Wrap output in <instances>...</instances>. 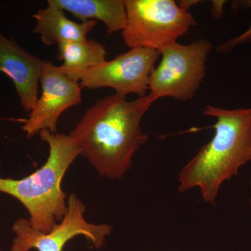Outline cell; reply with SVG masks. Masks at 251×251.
<instances>
[{"label": "cell", "instance_id": "obj_1", "mask_svg": "<svg viewBox=\"0 0 251 251\" xmlns=\"http://www.w3.org/2000/svg\"><path fill=\"white\" fill-rule=\"evenodd\" d=\"M156 100L150 93L133 100L115 93L86 110L69 135L99 176L120 180L129 171L135 153L148 140L142 120Z\"/></svg>", "mask_w": 251, "mask_h": 251}, {"label": "cell", "instance_id": "obj_13", "mask_svg": "<svg viewBox=\"0 0 251 251\" xmlns=\"http://www.w3.org/2000/svg\"><path fill=\"white\" fill-rule=\"evenodd\" d=\"M249 184H250V186H251V179L250 180V182H249ZM250 207H251V198L250 199Z\"/></svg>", "mask_w": 251, "mask_h": 251}, {"label": "cell", "instance_id": "obj_6", "mask_svg": "<svg viewBox=\"0 0 251 251\" xmlns=\"http://www.w3.org/2000/svg\"><path fill=\"white\" fill-rule=\"evenodd\" d=\"M65 216L49 232H42L31 227L29 219L20 218L15 221V234L9 251H62L66 244L77 236L84 237L97 249L105 246L112 234L108 224H94L85 217V205L75 193L68 198Z\"/></svg>", "mask_w": 251, "mask_h": 251}, {"label": "cell", "instance_id": "obj_14", "mask_svg": "<svg viewBox=\"0 0 251 251\" xmlns=\"http://www.w3.org/2000/svg\"><path fill=\"white\" fill-rule=\"evenodd\" d=\"M0 251H1V247H0Z\"/></svg>", "mask_w": 251, "mask_h": 251}, {"label": "cell", "instance_id": "obj_7", "mask_svg": "<svg viewBox=\"0 0 251 251\" xmlns=\"http://www.w3.org/2000/svg\"><path fill=\"white\" fill-rule=\"evenodd\" d=\"M159 57L158 51L134 48L111 61L82 72L65 74L73 80L80 81L82 88H111L115 94L124 97L128 94L145 97L149 91L150 75Z\"/></svg>", "mask_w": 251, "mask_h": 251}, {"label": "cell", "instance_id": "obj_8", "mask_svg": "<svg viewBox=\"0 0 251 251\" xmlns=\"http://www.w3.org/2000/svg\"><path fill=\"white\" fill-rule=\"evenodd\" d=\"M41 94L35 108L25 122L23 130L28 138L44 130L57 133V122L68 108L82 101L81 86L52 62L45 60L40 77Z\"/></svg>", "mask_w": 251, "mask_h": 251}, {"label": "cell", "instance_id": "obj_5", "mask_svg": "<svg viewBox=\"0 0 251 251\" xmlns=\"http://www.w3.org/2000/svg\"><path fill=\"white\" fill-rule=\"evenodd\" d=\"M212 44L199 39L183 45L173 43L159 51L161 60L150 75V94L186 101L197 94L206 75V61Z\"/></svg>", "mask_w": 251, "mask_h": 251}, {"label": "cell", "instance_id": "obj_9", "mask_svg": "<svg viewBox=\"0 0 251 251\" xmlns=\"http://www.w3.org/2000/svg\"><path fill=\"white\" fill-rule=\"evenodd\" d=\"M44 62L0 33V72L14 82L25 111L35 108Z\"/></svg>", "mask_w": 251, "mask_h": 251}, {"label": "cell", "instance_id": "obj_12", "mask_svg": "<svg viewBox=\"0 0 251 251\" xmlns=\"http://www.w3.org/2000/svg\"><path fill=\"white\" fill-rule=\"evenodd\" d=\"M57 49V59L64 62L58 67L64 74L82 72L107 61L105 46L95 40L60 42Z\"/></svg>", "mask_w": 251, "mask_h": 251}, {"label": "cell", "instance_id": "obj_3", "mask_svg": "<svg viewBox=\"0 0 251 251\" xmlns=\"http://www.w3.org/2000/svg\"><path fill=\"white\" fill-rule=\"evenodd\" d=\"M39 136L49 147L46 163L21 179L0 176V192L18 200L29 213L31 227L46 233L67 213L68 199L62 190V179L71 165L81 155V150L69 134L44 130Z\"/></svg>", "mask_w": 251, "mask_h": 251}, {"label": "cell", "instance_id": "obj_4", "mask_svg": "<svg viewBox=\"0 0 251 251\" xmlns=\"http://www.w3.org/2000/svg\"><path fill=\"white\" fill-rule=\"evenodd\" d=\"M126 45L160 50L177 42L197 25L192 14L174 0H125Z\"/></svg>", "mask_w": 251, "mask_h": 251}, {"label": "cell", "instance_id": "obj_11", "mask_svg": "<svg viewBox=\"0 0 251 251\" xmlns=\"http://www.w3.org/2000/svg\"><path fill=\"white\" fill-rule=\"evenodd\" d=\"M47 4L71 13L81 23L101 21L108 34L123 31L126 25L125 0H49Z\"/></svg>", "mask_w": 251, "mask_h": 251}, {"label": "cell", "instance_id": "obj_2", "mask_svg": "<svg viewBox=\"0 0 251 251\" xmlns=\"http://www.w3.org/2000/svg\"><path fill=\"white\" fill-rule=\"evenodd\" d=\"M202 112L215 119L214 135L179 171L178 191L198 188L202 201L215 206L222 184L251 162V107L206 105Z\"/></svg>", "mask_w": 251, "mask_h": 251}, {"label": "cell", "instance_id": "obj_10", "mask_svg": "<svg viewBox=\"0 0 251 251\" xmlns=\"http://www.w3.org/2000/svg\"><path fill=\"white\" fill-rule=\"evenodd\" d=\"M32 17L36 22L33 32L39 34L42 42L48 46L65 41L87 40V34L97 25L95 21H73L67 17L64 10L49 4L45 9L39 10Z\"/></svg>", "mask_w": 251, "mask_h": 251}]
</instances>
